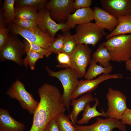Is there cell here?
<instances>
[{"mask_svg": "<svg viewBox=\"0 0 131 131\" xmlns=\"http://www.w3.org/2000/svg\"><path fill=\"white\" fill-rule=\"evenodd\" d=\"M106 34L105 29L91 22L78 25L73 35L77 44L91 45L95 46Z\"/></svg>", "mask_w": 131, "mask_h": 131, "instance_id": "6", "label": "cell"}, {"mask_svg": "<svg viewBox=\"0 0 131 131\" xmlns=\"http://www.w3.org/2000/svg\"><path fill=\"white\" fill-rule=\"evenodd\" d=\"M102 44L110 54L112 61L126 62L131 59V34L114 36Z\"/></svg>", "mask_w": 131, "mask_h": 131, "instance_id": "3", "label": "cell"}, {"mask_svg": "<svg viewBox=\"0 0 131 131\" xmlns=\"http://www.w3.org/2000/svg\"><path fill=\"white\" fill-rule=\"evenodd\" d=\"M108 108L106 113L108 117L121 120L128 108L125 95L118 90L108 88L106 95Z\"/></svg>", "mask_w": 131, "mask_h": 131, "instance_id": "8", "label": "cell"}, {"mask_svg": "<svg viewBox=\"0 0 131 131\" xmlns=\"http://www.w3.org/2000/svg\"><path fill=\"white\" fill-rule=\"evenodd\" d=\"M73 124L77 131H113L115 128L121 131H127L126 124L120 120L109 117L103 119L97 117L95 123L89 125Z\"/></svg>", "mask_w": 131, "mask_h": 131, "instance_id": "13", "label": "cell"}, {"mask_svg": "<svg viewBox=\"0 0 131 131\" xmlns=\"http://www.w3.org/2000/svg\"><path fill=\"white\" fill-rule=\"evenodd\" d=\"M25 126L13 118L6 109L0 108V131H24Z\"/></svg>", "mask_w": 131, "mask_h": 131, "instance_id": "17", "label": "cell"}, {"mask_svg": "<svg viewBox=\"0 0 131 131\" xmlns=\"http://www.w3.org/2000/svg\"><path fill=\"white\" fill-rule=\"evenodd\" d=\"M0 49L6 43L9 36V28H7L3 9L0 11Z\"/></svg>", "mask_w": 131, "mask_h": 131, "instance_id": "28", "label": "cell"}, {"mask_svg": "<svg viewBox=\"0 0 131 131\" xmlns=\"http://www.w3.org/2000/svg\"><path fill=\"white\" fill-rule=\"evenodd\" d=\"M95 24L100 28L111 32L117 25V18L103 8L95 7L93 9Z\"/></svg>", "mask_w": 131, "mask_h": 131, "instance_id": "15", "label": "cell"}, {"mask_svg": "<svg viewBox=\"0 0 131 131\" xmlns=\"http://www.w3.org/2000/svg\"><path fill=\"white\" fill-rule=\"evenodd\" d=\"M92 58L102 66L106 67L110 65L111 61L110 54L102 43L100 44L92 55Z\"/></svg>", "mask_w": 131, "mask_h": 131, "instance_id": "22", "label": "cell"}, {"mask_svg": "<svg viewBox=\"0 0 131 131\" xmlns=\"http://www.w3.org/2000/svg\"><path fill=\"white\" fill-rule=\"evenodd\" d=\"M65 37L64 34H58L55 41L49 46L48 49L55 54L62 52Z\"/></svg>", "mask_w": 131, "mask_h": 131, "instance_id": "32", "label": "cell"}, {"mask_svg": "<svg viewBox=\"0 0 131 131\" xmlns=\"http://www.w3.org/2000/svg\"><path fill=\"white\" fill-rule=\"evenodd\" d=\"M91 53V49L88 45L78 44L70 56V68L78 78L84 77L86 68L90 64L92 59Z\"/></svg>", "mask_w": 131, "mask_h": 131, "instance_id": "7", "label": "cell"}, {"mask_svg": "<svg viewBox=\"0 0 131 131\" xmlns=\"http://www.w3.org/2000/svg\"><path fill=\"white\" fill-rule=\"evenodd\" d=\"M121 120L125 124L131 126V109H127L123 115Z\"/></svg>", "mask_w": 131, "mask_h": 131, "instance_id": "35", "label": "cell"}, {"mask_svg": "<svg viewBox=\"0 0 131 131\" xmlns=\"http://www.w3.org/2000/svg\"><path fill=\"white\" fill-rule=\"evenodd\" d=\"M130 131H131V130Z\"/></svg>", "mask_w": 131, "mask_h": 131, "instance_id": "39", "label": "cell"}, {"mask_svg": "<svg viewBox=\"0 0 131 131\" xmlns=\"http://www.w3.org/2000/svg\"><path fill=\"white\" fill-rule=\"evenodd\" d=\"M23 42L25 45V52L29 50H31L41 54L47 57H49L52 53L48 49L42 48L38 45L29 42L24 39Z\"/></svg>", "mask_w": 131, "mask_h": 131, "instance_id": "31", "label": "cell"}, {"mask_svg": "<svg viewBox=\"0 0 131 131\" xmlns=\"http://www.w3.org/2000/svg\"><path fill=\"white\" fill-rule=\"evenodd\" d=\"M117 18L118 24L114 30L106 36L107 40L115 36L128 33L131 34V15Z\"/></svg>", "mask_w": 131, "mask_h": 131, "instance_id": "20", "label": "cell"}, {"mask_svg": "<svg viewBox=\"0 0 131 131\" xmlns=\"http://www.w3.org/2000/svg\"><path fill=\"white\" fill-rule=\"evenodd\" d=\"M94 20L93 9L90 7L78 9L68 17L66 24L68 30L80 25L91 22Z\"/></svg>", "mask_w": 131, "mask_h": 131, "instance_id": "16", "label": "cell"}, {"mask_svg": "<svg viewBox=\"0 0 131 131\" xmlns=\"http://www.w3.org/2000/svg\"><path fill=\"white\" fill-rule=\"evenodd\" d=\"M38 93L40 101L29 131H44L50 121L66 110L61 101L62 95L56 86L45 83L39 88Z\"/></svg>", "mask_w": 131, "mask_h": 131, "instance_id": "1", "label": "cell"}, {"mask_svg": "<svg viewBox=\"0 0 131 131\" xmlns=\"http://www.w3.org/2000/svg\"><path fill=\"white\" fill-rule=\"evenodd\" d=\"M95 99V98L93 97L92 94L89 93L82 95L78 99L71 100L70 105L72 106L73 109L67 116L73 124H76L78 116L81 112L83 111L86 104Z\"/></svg>", "mask_w": 131, "mask_h": 131, "instance_id": "18", "label": "cell"}, {"mask_svg": "<svg viewBox=\"0 0 131 131\" xmlns=\"http://www.w3.org/2000/svg\"><path fill=\"white\" fill-rule=\"evenodd\" d=\"M25 54L24 43L20 40L16 34L12 33L9 34L6 43L0 49V61H11L22 66L23 65L22 56Z\"/></svg>", "mask_w": 131, "mask_h": 131, "instance_id": "4", "label": "cell"}, {"mask_svg": "<svg viewBox=\"0 0 131 131\" xmlns=\"http://www.w3.org/2000/svg\"><path fill=\"white\" fill-rule=\"evenodd\" d=\"M37 23L41 31L53 37L59 31L64 32L68 31L66 23H57L51 17L49 11L45 8L40 10L38 13Z\"/></svg>", "mask_w": 131, "mask_h": 131, "instance_id": "12", "label": "cell"}, {"mask_svg": "<svg viewBox=\"0 0 131 131\" xmlns=\"http://www.w3.org/2000/svg\"><path fill=\"white\" fill-rule=\"evenodd\" d=\"M6 93L10 98L17 100L23 109L30 114H33L39 102L26 90L24 84L19 80L17 79L13 83Z\"/></svg>", "mask_w": 131, "mask_h": 131, "instance_id": "5", "label": "cell"}, {"mask_svg": "<svg viewBox=\"0 0 131 131\" xmlns=\"http://www.w3.org/2000/svg\"><path fill=\"white\" fill-rule=\"evenodd\" d=\"M95 103L92 106H91L90 103H88L85 106L83 110L82 117L77 121V123L79 125L88 123L92 118L99 116L108 118L106 113L104 110L101 112L98 111L97 107L99 104L98 99L95 98Z\"/></svg>", "mask_w": 131, "mask_h": 131, "instance_id": "19", "label": "cell"}, {"mask_svg": "<svg viewBox=\"0 0 131 131\" xmlns=\"http://www.w3.org/2000/svg\"><path fill=\"white\" fill-rule=\"evenodd\" d=\"M57 58L58 64L57 67L67 68L71 66V56L64 52H61L57 54Z\"/></svg>", "mask_w": 131, "mask_h": 131, "instance_id": "33", "label": "cell"}, {"mask_svg": "<svg viewBox=\"0 0 131 131\" xmlns=\"http://www.w3.org/2000/svg\"><path fill=\"white\" fill-rule=\"evenodd\" d=\"M9 28L12 33L19 35L28 41L47 49L56 39V38L51 37L48 33H43L39 34L34 33L12 23Z\"/></svg>", "mask_w": 131, "mask_h": 131, "instance_id": "10", "label": "cell"}, {"mask_svg": "<svg viewBox=\"0 0 131 131\" xmlns=\"http://www.w3.org/2000/svg\"><path fill=\"white\" fill-rule=\"evenodd\" d=\"M125 66L126 69L131 72V59L126 62Z\"/></svg>", "mask_w": 131, "mask_h": 131, "instance_id": "37", "label": "cell"}, {"mask_svg": "<svg viewBox=\"0 0 131 131\" xmlns=\"http://www.w3.org/2000/svg\"><path fill=\"white\" fill-rule=\"evenodd\" d=\"M26 56L23 59V65L26 68L29 66L31 70L34 69L35 66L37 61L42 58L43 55L31 50L27 51L26 53Z\"/></svg>", "mask_w": 131, "mask_h": 131, "instance_id": "30", "label": "cell"}, {"mask_svg": "<svg viewBox=\"0 0 131 131\" xmlns=\"http://www.w3.org/2000/svg\"><path fill=\"white\" fill-rule=\"evenodd\" d=\"M15 18L30 20L37 22V9L27 6L16 7Z\"/></svg>", "mask_w": 131, "mask_h": 131, "instance_id": "23", "label": "cell"}, {"mask_svg": "<svg viewBox=\"0 0 131 131\" xmlns=\"http://www.w3.org/2000/svg\"><path fill=\"white\" fill-rule=\"evenodd\" d=\"M64 34L65 39L62 52L71 56L76 49L77 44L73 36L68 31Z\"/></svg>", "mask_w": 131, "mask_h": 131, "instance_id": "26", "label": "cell"}, {"mask_svg": "<svg viewBox=\"0 0 131 131\" xmlns=\"http://www.w3.org/2000/svg\"><path fill=\"white\" fill-rule=\"evenodd\" d=\"M127 78L129 80H130L131 81V78L130 77H128Z\"/></svg>", "mask_w": 131, "mask_h": 131, "instance_id": "38", "label": "cell"}, {"mask_svg": "<svg viewBox=\"0 0 131 131\" xmlns=\"http://www.w3.org/2000/svg\"><path fill=\"white\" fill-rule=\"evenodd\" d=\"M12 23L34 33L39 34L44 33L39 29L35 21L15 18Z\"/></svg>", "mask_w": 131, "mask_h": 131, "instance_id": "27", "label": "cell"}, {"mask_svg": "<svg viewBox=\"0 0 131 131\" xmlns=\"http://www.w3.org/2000/svg\"><path fill=\"white\" fill-rule=\"evenodd\" d=\"M123 75L120 74H103L96 79L92 80H81L79 81L73 93L71 99H76L80 96L90 93L95 90L102 82L111 79H121Z\"/></svg>", "mask_w": 131, "mask_h": 131, "instance_id": "11", "label": "cell"}, {"mask_svg": "<svg viewBox=\"0 0 131 131\" xmlns=\"http://www.w3.org/2000/svg\"><path fill=\"white\" fill-rule=\"evenodd\" d=\"M45 69L50 76L57 78L61 82L63 88L61 101L69 112L71 97L77 85L79 78L70 67L57 71L51 70L47 66H46Z\"/></svg>", "mask_w": 131, "mask_h": 131, "instance_id": "2", "label": "cell"}, {"mask_svg": "<svg viewBox=\"0 0 131 131\" xmlns=\"http://www.w3.org/2000/svg\"><path fill=\"white\" fill-rule=\"evenodd\" d=\"M92 0H75L73 6L74 11L79 9L90 7Z\"/></svg>", "mask_w": 131, "mask_h": 131, "instance_id": "34", "label": "cell"}, {"mask_svg": "<svg viewBox=\"0 0 131 131\" xmlns=\"http://www.w3.org/2000/svg\"><path fill=\"white\" fill-rule=\"evenodd\" d=\"M15 0H5L3 6L4 17L7 24L10 25L15 19Z\"/></svg>", "mask_w": 131, "mask_h": 131, "instance_id": "24", "label": "cell"}, {"mask_svg": "<svg viewBox=\"0 0 131 131\" xmlns=\"http://www.w3.org/2000/svg\"><path fill=\"white\" fill-rule=\"evenodd\" d=\"M97 62L92 58L87 71L84 77L86 79L92 80L102 74H110L112 71L113 67L111 65L104 67L97 64Z\"/></svg>", "mask_w": 131, "mask_h": 131, "instance_id": "21", "label": "cell"}, {"mask_svg": "<svg viewBox=\"0 0 131 131\" xmlns=\"http://www.w3.org/2000/svg\"><path fill=\"white\" fill-rule=\"evenodd\" d=\"M44 131H59L55 118L49 122L46 126Z\"/></svg>", "mask_w": 131, "mask_h": 131, "instance_id": "36", "label": "cell"}, {"mask_svg": "<svg viewBox=\"0 0 131 131\" xmlns=\"http://www.w3.org/2000/svg\"><path fill=\"white\" fill-rule=\"evenodd\" d=\"M55 120L59 131H77L76 127L64 113L59 114Z\"/></svg>", "mask_w": 131, "mask_h": 131, "instance_id": "25", "label": "cell"}, {"mask_svg": "<svg viewBox=\"0 0 131 131\" xmlns=\"http://www.w3.org/2000/svg\"><path fill=\"white\" fill-rule=\"evenodd\" d=\"M103 9L117 18L131 15V0H101Z\"/></svg>", "mask_w": 131, "mask_h": 131, "instance_id": "14", "label": "cell"}, {"mask_svg": "<svg viewBox=\"0 0 131 131\" xmlns=\"http://www.w3.org/2000/svg\"><path fill=\"white\" fill-rule=\"evenodd\" d=\"M73 0H51L46 4L44 8L50 12L51 17L59 23H66L71 13L74 10Z\"/></svg>", "mask_w": 131, "mask_h": 131, "instance_id": "9", "label": "cell"}, {"mask_svg": "<svg viewBox=\"0 0 131 131\" xmlns=\"http://www.w3.org/2000/svg\"><path fill=\"white\" fill-rule=\"evenodd\" d=\"M48 1L47 0H17L15 3L16 7L27 6L40 10L44 8Z\"/></svg>", "mask_w": 131, "mask_h": 131, "instance_id": "29", "label": "cell"}]
</instances>
